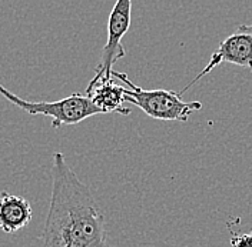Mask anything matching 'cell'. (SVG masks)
Masks as SVG:
<instances>
[{"mask_svg": "<svg viewBox=\"0 0 252 247\" xmlns=\"http://www.w3.org/2000/svg\"><path fill=\"white\" fill-rule=\"evenodd\" d=\"M33 212L29 200L12 194L0 193V229L6 234H15L31 223Z\"/></svg>", "mask_w": 252, "mask_h": 247, "instance_id": "8992f818", "label": "cell"}, {"mask_svg": "<svg viewBox=\"0 0 252 247\" xmlns=\"http://www.w3.org/2000/svg\"><path fill=\"white\" fill-rule=\"evenodd\" d=\"M234 247H252V233L251 234H242L239 237H234L231 240Z\"/></svg>", "mask_w": 252, "mask_h": 247, "instance_id": "ba28073f", "label": "cell"}, {"mask_svg": "<svg viewBox=\"0 0 252 247\" xmlns=\"http://www.w3.org/2000/svg\"><path fill=\"white\" fill-rule=\"evenodd\" d=\"M112 75L127 86L125 87V102L139 108L155 120L187 122L192 113L202 109V103L199 102H184L179 93L165 89L145 90L141 86H136L126 73L113 70Z\"/></svg>", "mask_w": 252, "mask_h": 247, "instance_id": "7a4b0ae2", "label": "cell"}, {"mask_svg": "<svg viewBox=\"0 0 252 247\" xmlns=\"http://www.w3.org/2000/svg\"><path fill=\"white\" fill-rule=\"evenodd\" d=\"M130 16L132 0H116L108 22V40L102 49V56L94 69V79L88 86L113 78V64L126 53L125 47L122 46V39L130 27Z\"/></svg>", "mask_w": 252, "mask_h": 247, "instance_id": "277c9868", "label": "cell"}, {"mask_svg": "<svg viewBox=\"0 0 252 247\" xmlns=\"http://www.w3.org/2000/svg\"><path fill=\"white\" fill-rule=\"evenodd\" d=\"M86 94L103 113H119L124 116L130 114V110L124 106V103H126L125 87L115 84L113 78L88 86Z\"/></svg>", "mask_w": 252, "mask_h": 247, "instance_id": "52a82bcc", "label": "cell"}, {"mask_svg": "<svg viewBox=\"0 0 252 247\" xmlns=\"http://www.w3.org/2000/svg\"><path fill=\"white\" fill-rule=\"evenodd\" d=\"M42 239L43 247H109L97 201L61 152L53 155L50 206Z\"/></svg>", "mask_w": 252, "mask_h": 247, "instance_id": "6da1fadb", "label": "cell"}, {"mask_svg": "<svg viewBox=\"0 0 252 247\" xmlns=\"http://www.w3.org/2000/svg\"><path fill=\"white\" fill-rule=\"evenodd\" d=\"M0 94L23 111L37 116H47L52 119V127L59 129L64 124H78L92 116L102 114L103 111L94 105L88 94L73 93L58 102H29L20 99L4 86L0 84Z\"/></svg>", "mask_w": 252, "mask_h": 247, "instance_id": "3957f363", "label": "cell"}, {"mask_svg": "<svg viewBox=\"0 0 252 247\" xmlns=\"http://www.w3.org/2000/svg\"><path fill=\"white\" fill-rule=\"evenodd\" d=\"M223 62L232 63V64L252 70V25L238 26L235 33H232L225 40H222L220 47L212 53L209 63L205 66L204 70L198 73V76L189 84H187V87H184L179 94L182 96L198 80H201L205 75L211 73L217 66H220V63Z\"/></svg>", "mask_w": 252, "mask_h": 247, "instance_id": "5b68a950", "label": "cell"}]
</instances>
